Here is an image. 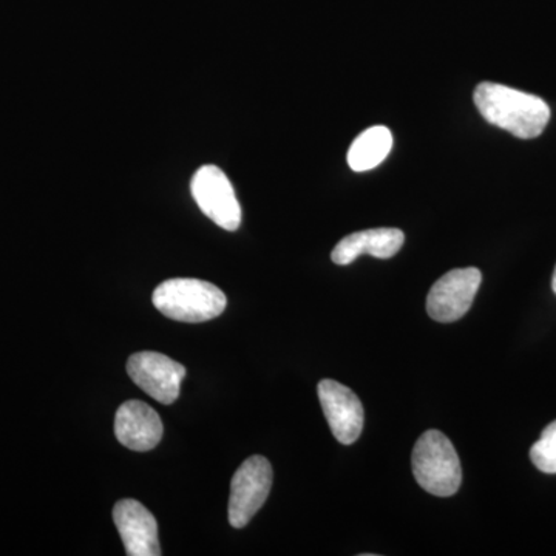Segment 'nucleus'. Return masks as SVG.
Returning a JSON list of instances; mask_svg holds the SVG:
<instances>
[{"label":"nucleus","instance_id":"nucleus-1","mask_svg":"<svg viewBox=\"0 0 556 556\" xmlns=\"http://www.w3.org/2000/svg\"><path fill=\"white\" fill-rule=\"evenodd\" d=\"M473 100L486 123L510 131L517 138L540 137L551 121V108L546 101L501 84H479Z\"/></svg>","mask_w":556,"mask_h":556},{"label":"nucleus","instance_id":"nucleus-2","mask_svg":"<svg viewBox=\"0 0 556 556\" xmlns=\"http://www.w3.org/2000/svg\"><path fill=\"white\" fill-rule=\"evenodd\" d=\"M153 305L163 316L185 324H203L222 316L228 305L225 292L197 278H172L153 291Z\"/></svg>","mask_w":556,"mask_h":556},{"label":"nucleus","instance_id":"nucleus-3","mask_svg":"<svg viewBox=\"0 0 556 556\" xmlns=\"http://www.w3.org/2000/svg\"><path fill=\"white\" fill-rule=\"evenodd\" d=\"M417 484L434 496L455 495L463 481L459 456L450 439L438 430H428L417 439L412 456Z\"/></svg>","mask_w":556,"mask_h":556},{"label":"nucleus","instance_id":"nucleus-4","mask_svg":"<svg viewBox=\"0 0 556 556\" xmlns=\"http://www.w3.org/2000/svg\"><path fill=\"white\" fill-rule=\"evenodd\" d=\"M273 486V467L263 456H252L241 464L230 482L229 522L243 529L268 500Z\"/></svg>","mask_w":556,"mask_h":556},{"label":"nucleus","instance_id":"nucleus-5","mask_svg":"<svg viewBox=\"0 0 556 556\" xmlns=\"http://www.w3.org/2000/svg\"><path fill=\"white\" fill-rule=\"evenodd\" d=\"M190 190L201 212L215 225L230 232L240 228V203L225 172L212 164L200 167L193 175Z\"/></svg>","mask_w":556,"mask_h":556},{"label":"nucleus","instance_id":"nucleus-6","mask_svg":"<svg viewBox=\"0 0 556 556\" xmlns=\"http://www.w3.org/2000/svg\"><path fill=\"white\" fill-rule=\"evenodd\" d=\"M481 281L482 274L477 268L450 270L428 292V316L441 324L459 320L473 305Z\"/></svg>","mask_w":556,"mask_h":556},{"label":"nucleus","instance_id":"nucleus-7","mask_svg":"<svg viewBox=\"0 0 556 556\" xmlns=\"http://www.w3.org/2000/svg\"><path fill=\"white\" fill-rule=\"evenodd\" d=\"M127 372L150 397L161 404L170 405L179 396L186 368L164 354L142 351L129 358Z\"/></svg>","mask_w":556,"mask_h":556},{"label":"nucleus","instance_id":"nucleus-8","mask_svg":"<svg viewBox=\"0 0 556 556\" xmlns=\"http://www.w3.org/2000/svg\"><path fill=\"white\" fill-rule=\"evenodd\" d=\"M318 399L327 417L331 433L340 444H354L364 430V407L350 388L325 379L318 383Z\"/></svg>","mask_w":556,"mask_h":556},{"label":"nucleus","instance_id":"nucleus-9","mask_svg":"<svg viewBox=\"0 0 556 556\" xmlns=\"http://www.w3.org/2000/svg\"><path fill=\"white\" fill-rule=\"evenodd\" d=\"M113 521L129 556H160L159 525L152 514L135 500H123L113 508Z\"/></svg>","mask_w":556,"mask_h":556},{"label":"nucleus","instance_id":"nucleus-10","mask_svg":"<svg viewBox=\"0 0 556 556\" xmlns=\"http://www.w3.org/2000/svg\"><path fill=\"white\" fill-rule=\"evenodd\" d=\"M115 437L124 447L149 452L163 438V422L150 405L141 401H127L116 412Z\"/></svg>","mask_w":556,"mask_h":556},{"label":"nucleus","instance_id":"nucleus-11","mask_svg":"<svg viewBox=\"0 0 556 556\" xmlns=\"http://www.w3.org/2000/svg\"><path fill=\"white\" fill-rule=\"evenodd\" d=\"M405 236L401 229L378 228L351 233L332 249L331 260L339 266L351 265L361 255L391 258L404 247Z\"/></svg>","mask_w":556,"mask_h":556},{"label":"nucleus","instance_id":"nucleus-12","mask_svg":"<svg viewBox=\"0 0 556 556\" xmlns=\"http://www.w3.org/2000/svg\"><path fill=\"white\" fill-rule=\"evenodd\" d=\"M393 149V134L386 126L369 127L362 131L348 152V164L354 172L378 167Z\"/></svg>","mask_w":556,"mask_h":556},{"label":"nucleus","instance_id":"nucleus-13","mask_svg":"<svg viewBox=\"0 0 556 556\" xmlns=\"http://www.w3.org/2000/svg\"><path fill=\"white\" fill-rule=\"evenodd\" d=\"M530 459L543 473L556 475V420L544 428L541 438L530 450Z\"/></svg>","mask_w":556,"mask_h":556},{"label":"nucleus","instance_id":"nucleus-14","mask_svg":"<svg viewBox=\"0 0 556 556\" xmlns=\"http://www.w3.org/2000/svg\"><path fill=\"white\" fill-rule=\"evenodd\" d=\"M552 288H554V292L556 294V268H555V273H554V280H552Z\"/></svg>","mask_w":556,"mask_h":556}]
</instances>
